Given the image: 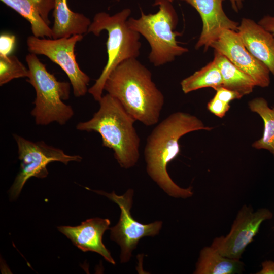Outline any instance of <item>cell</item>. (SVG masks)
Instances as JSON below:
<instances>
[{"instance_id":"3957f363","label":"cell","mask_w":274,"mask_h":274,"mask_svg":"<svg viewBox=\"0 0 274 274\" xmlns=\"http://www.w3.org/2000/svg\"><path fill=\"white\" fill-rule=\"evenodd\" d=\"M99 108L88 121L79 122L76 129L98 133L102 146L112 149L121 167L134 166L139 158L140 139L134 127L136 121L120 102L107 93L99 100Z\"/></svg>"},{"instance_id":"603a6c76","label":"cell","mask_w":274,"mask_h":274,"mask_svg":"<svg viewBox=\"0 0 274 274\" xmlns=\"http://www.w3.org/2000/svg\"><path fill=\"white\" fill-rule=\"evenodd\" d=\"M16 38L14 35L3 33L0 36V55H10L14 50Z\"/></svg>"},{"instance_id":"7c38bea8","label":"cell","mask_w":274,"mask_h":274,"mask_svg":"<svg viewBox=\"0 0 274 274\" xmlns=\"http://www.w3.org/2000/svg\"><path fill=\"white\" fill-rule=\"evenodd\" d=\"M192 6L200 16L202 28L195 48L205 51L225 29L236 31L239 23L230 19L224 12L225 0H180Z\"/></svg>"},{"instance_id":"ba28073f","label":"cell","mask_w":274,"mask_h":274,"mask_svg":"<svg viewBox=\"0 0 274 274\" xmlns=\"http://www.w3.org/2000/svg\"><path fill=\"white\" fill-rule=\"evenodd\" d=\"M83 38L81 35L57 39H40L30 36L26 40L30 53L46 56L65 73L72 85L74 95L77 97L86 94L90 81L89 76L80 69L75 54L76 43Z\"/></svg>"},{"instance_id":"e0dca14e","label":"cell","mask_w":274,"mask_h":274,"mask_svg":"<svg viewBox=\"0 0 274 274\" xmlns=\"http://www.w3.org/2000/svg\"><path fill=\"white\" fill-rule=\"evenodd\" d=\"M213 60L221 72L222 87L237 93L242 97L252 92L256 86L249 75L233 64L227 58L214 50Z\"/></svg>"},{"instance_id":"d6986e66","label":"cell","mask_w":274,"mask_h":274,"mask_svg":"<svg viewBox=\"0 0 274 274\" xmlns=\"http://www.w3.org/2000/svg\"><path fill=\"white\" fill-rule=\"evenodd\" d=\"M248 105L250 110L257 113L264 122L262 136L254 142L252 146L256 149L268 150L274 157V108H270L266 99L262 97L254 98Z\"/></svg>"},{"instance_id":"5b68a950","label":"cell","mask_w":274,"mask_h":274,"mask_svg":"<svg viewBox=\"0 0 274 274\" xmlns=\"http://www.w3.org/2000/svg\"><path fill=\"white\" fill-rule=\"evenodd\" d=\"M154 6L159 8L156 13L146 14L141 10L139 18L130 17L127 23L146 39L151 48L149 60L155 66H159L172 62L188 49L179 45L176 40L181 34L175 31L178 17L172 3L155 0Z\"/></svg>"},{"instance_id":"4316f807","label":"cell","mask_w":274,"mask_h":274,"mask_svg":"<svg viewBox=\"0 0 274 274\" xmlns=\"http://www.w3.org/2000/svg\"><path fill=\"white\" fill-rule=\"evenodd\" d=\"M231 3V6L233 10L238 12L243 7V2L244 0H229Z\"/></svg>"},{"instance_id":"277c9868","label":"cell","mask_w":274,"mask_h":274,"mask_svg":"<svg viewBox=\"0 0 274 274\" xmlns=\"http://www.w3.org/2000/svg\"><path fill=\"white\" fill-rule=\"evenodd\" d=\"M131 13L130 9H124L112 16L106 12L96 13L87 33L96 36L103 30L108 32L106 42L108 59L101 74L88 92L96 101L102 96L105 82L111 73L123 61L137 58L140 55V35L131 29L127 21Z\"/></svg>"},{"instance_id":"4fadbf2b","label":"cell","mask_w":274,"mask_h":274,"mask_svg":"<svg viewBox=\"0 0 274 274\" xmlns=\"http://www.w3.org/2000/svg\"><path fill=\"white\" fill-rule=\"evenodd\" d=\"M110 225L108 219L94 218L86 220L78 226H62L57 228L81 251L97 253L107 261L115 265L110 251L102 241L103 234L109 229Z\"/></svg>"},{"instance_id":"83f0119b","label":"cell","mask_w":274,"mask_h":274,"mask_svg":"<svg viewBox=\"0 0 274 274\" xmlns=\"http://www.w3.org/2000/svg\"><path fill=\"white\" fill-rule=\"evenodd\" d=\"M119 1V0H118ZM169 2H170L171 3H172L173 2L174 0H168Z\"/></svg>"},{"instance_id":"ffe728a7","label":"cell","mask_w":274,"mask_h":274,"mask_svg":"<svg viewBox=\"0 0 274 274\" xmlns=\"http://www.w3.org/2000/svg\"><path fill=\"white\" fill-rule=\"evenodd\" d=\"M180 84L185 94L207 87L216 90L222 87L223 79L219 68L213 60L200 70L182 80Z\"/></svg>"},{"instance_id":"52a82bcc","label":"cell","mask_w":274,"mask_h":274,"mask_svg":"<svg viewBox=\"0 0 274 274\" xmlns=\"http://www.w3.org/2000/svg\"><path fill=\"white\" fill-rule=\"evenodd\" d=\"M20 161L19 171L9 191L11 200L19 195L24 185L31 177L43 179L48 175L47 165L55 161L67 165L71 161L80 162V155L65 154L59 148L46 144L44 141L33 142L16 134H13Z\"/></svg>"},{"instance_id":"7402d4cb","label":"cell","mask_w":274,"mask_h":274,"mask_svg":"<svg viewBox=\"0 0 274 274\" xmlns=\"http://www.w3.org/2000/svg\"><path fill=\"white\" fill-rule=\"evenodd\" d=\"M230 108L229 103L222 101L215 96L207 104L209 111L220 118H223Z\"/></svg>"},{"instance_id":"ac0fdd59","label":"cell","mask_w":274,"mask_h":274,"mask_svg":"<svg viewBox=\"0 0 274 274\" xmlns=\"http://www.w3.org/2000/svg\"><path fill=\"white\" fill-rule=\"evenodd\" d=\"M243 264L239 260L221 255L213 247H205L201 251L194 273L232 274L240 273Z\"/></svg>"},{"instance_id":"7a4b0ae2","label":"cell","mask_w":274,"mask_h":274,"mask_svg":"<svg viewBox=\"0 0 274 274\" xmlns=\"http://www.w3.org/2000/svg\"><path fill=\"white\" fill-rule=\"evenodd\" d=\"M104 90L136 121L146 126L158 122L164 97L152 81L151 72L136 58L118 65L107 78Z\"/></svg>"},{"instance_id":"9c48e42d","label":"cell","mask_w":274,"mask_h":274,"mask_svg":"<svg viewBox=\"0 0 274 274\" xmlns=\"http://www.w3.org/2000/svg\"><path fill=\"white\" fill-rule=\"evenodd\" d=\"M94 192L106 196L117 204L120 208L121 214L119 222L115 226L110 228V238L120 246L121 262H127L139 241L144 237L154 236L158 234L162 223L157 221L144 224L138 222L132 217L130 213L133 196L132 189H128L122 195H117L114 191L111 193L99 190Z\"/></svg>"},{"instance_id":"30bf717a","label":"cell","mask_w":274,"mask_h":274,"mask_svg":"<svg viewBox=\"0 0 274 274\" xmlns=\"http://www.w3.org/2000/svg\"><path fill=\"white\" fill-rule=\"evenodd\" d=\"M267 209H261L253 213L251 207L244 206L239 211L229 233L215 238L212 247L221 255L239 260L246 247L259 231L262 222L272 218Z\"/></svg>"},{"instance_id":"2e32d148","label":"cell","mask_w":274,"mask_h":274,"mask_svg":"<svg viewBox=\"0 0 274 274\" xmlns=\"http://www.w3.org/2000/svg\"><path fill=\"white\" fill-rule=\"evenodd\" d=\"M52 29V39L69 38L87 33L91 23L89 18L70 9L67 0H55Z\"/></svg>"},{"instance_id":"6da1fadb","label":"cell","mask_w":274,"mask_h":274,"mask_svg":"<svg viewBox=\"0 0 274 274\" xmlns=\"http://www.w3.org/2000/svg\"><path fill=\"white\" fill-rule=\"evenodd\" d=\"M212 129L194 115L177 112L162 120L148 136L144 151L147 172L168 195L185 198L193 194L191 187H180L172 180L167 171L168 163L180 152V139L192 131H210Z\"/></svg>"},{"instance_id":"484cf974","label":"cell","mask_w":274,"mask_h":274,"mask_svg":"<svg viewBox=\"0 0 274 274\" xmlns=\"http://www.w3.org/2000/svg\"><path fill=\"white\" fill-rule=\"evenodd\" d=\"M262 269L257 273H274V262L266 261L262 263Z\"/></svg>"},{"instance_id":"d4e9b609","label":"cell","mask_w":274,"mask_h":274,"mask_svg":"<svg viewBox=\"0 0 274 274\" xmlns=\"http://www.w3.org/2000/svg\"><path fill=\"white\" fill-rule=\"evenodd\" d=\"M258 23L274 36V15L264 16Z\"/></svg>"},{"instance_id":"5bb4252c","label":"cell","mask_w":274,"mask_h":274,"mask_svg":"<svg viewBox=\"0 0 274 274\" xmlns=\"http://www.w3.org/2000/svg\"><path fill=\"white\" fill-rule=\"evenodd\" d=\"M245 46L274 77V36L254 20L242 18L237 30Z\"/></svg>"},{"instance_id":"9a60e30c","label":"cell","mask_w":274,"mask_h":274,"mask_svg":"<svg viewBox=\"0 0 274 274\" xmlns=\"http://www.w3.org/2000/svg\"><path fill=\"white\" fill-rule=\"evenodd\" d=\"M15 10L30 24L33 36L52 39L48 15L53 10L55 0H1Z\"/></svg>"},{"instance_id":"cb8c5ba5","label":"cell","mask_w":274,"mask_h":274,"mask_svg":"<svg viewBox=\"0 0 274 274\" xmlns=\"http://www.w3.org/2000/svg\"><path fill=\"white\" fill-rule=\"evenodd\" d=\"M216 93L214 96L227 103H229L234 99L242 98L237 93L223 87L218 88L216 90Z\"/></svg>"},{"instance_id":"44dd1931","label":"cell","mask_w":274,"mask_h":274,"mask_svg":"<svg viewBox=\"0 0 274 274\" xmlns=\"http://www.w3.org/2000/svg\"><path fill=\"white\" fill-rule=\"evenodd\" d=\"M29 70L15 55H0V85L13 79L28 77Z\"/></svg>"},{"instance_id":"8fae6325","label":"cell","mask_w":274,"mask_h":274,"mask_svg":"<svg viewBox=\"0 0 274 274\" xmlns=\"http://www.w3.org/2000/svg\"><path fill=\"white\" fill-rule=\"evenodd\" d=\"M210 47L224 55L252 78L256 86L262 88L269 86L270 83L269 69L247 50L237 31L231 29L223 30Z\"/></svg>"},{"instance_id":"8992f818","label":"cell","mask_w":274,"mask_h":274,"mask_svg":"<svg viewBox=\"0 0 274 274\" xmlns=\"http://www.w3.org/2000/svg\"><path fill=\"white\" fill-rule=\"evenodd\" d=\"M25 60L29 72L27 81L36 92L35 107L31 111L36 124L47 125L56 122L65 124L74 115L72 107L63 101L69 98L70 84L58 81L36 54H28Z\"/></svg>"}]
</instances>
